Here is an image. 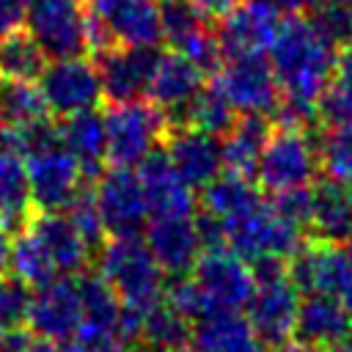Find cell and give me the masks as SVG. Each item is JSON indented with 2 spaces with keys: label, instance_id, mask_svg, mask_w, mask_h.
Returning a JSON list of instances; mask_svg holds the SVG:
<instances>
[{
  "label": "cell",
  "instance_id": "obj_23",
  "mask_svg": "<svg viewBox=\"0 0 352 352\" xmlns=\"http://www.w3.org/2000/svg\"><path fill=\"white\" fill-rule=\"evenodd\" d=\"M138 176H140L151 217L192 214V206H195L192 187L179 176V170L170 165L165 151H154L138 168Z\"/></svg>",
  "mask_w": 352,
  "mask_h": 352
},
{
  "label": "cell",
  "instance_id": "obj_6",
  "mask_svg": "<svg viewBox=\"0 0 352 352\" xmlns=\"http://www.w3.org/2000/svg\"><path fill=\"white\" fill-rule=\"evenodd\" d=\"M319 168V146L308 138V126H278L272 129L264 154L258 160L256 179L272 195L311 187V179Z\"/></svg>",
  "mask_w": 352,
  "mask_h": 352
},
{
  "label": "cell",
  "instance_id": "obj_27",
  "mask_svg": "<svg viewBox=\"0 0 352 352\" xmlns=\"http://www.w3.org/2000/svg\"><path fill=\"white\" fill-rule=\"evenodd\" d=\"M60 146L80 162L85 176L99 173L102 162H107V129L104 116L96 110H85L63 118L60 124Z\"/></svg>",
  "mask_w": 352,
  "mask_h": 352
},
{
  "label": "cell",
  "instance_id": "obj_22",
  "mask_svg": "<svg viewBox=\"0 0 352 352\" xmlns=\"http://www.w3.org/2000/svg\"><path fill=\"white\" fill-rule=\"evenodd\" d=\"M201 88H204L201 66H195L190 58H184L173 50L157 55L151 80H148L151 104H157L168 116H182L187 110V104L201 94Z\"/></svg>",
  "mask_w": 352,
  "mask_h": 352
},
{
  "label": "cell",
  "instance_id": "obj_5",
  "mask_svg": "<svg viewBox=\"0 0 352 352\" xmlns=\"http://www.w3.org/2000/svg\"><path fill=\"white\" fill-rule=\"evenodd\" d=\"M25 30L52 60L91 50V14L82 0H30Z\"/></svg>",
  "mask_w": 352,
  "mask_h": 352
},
{
  "label": "cell",
  "instance_id": "obj_2",
  "mask_svg": "<svg viewBox=\"0 0 352 352\" xmlns=\"http://www.w3.org/2000/svg\"><path fill=\"white\" fill-rule=\"evenodd\" d=\"M256 275V292L248 302V322L261 344L283 346L297 330L300 289L289 278L283 258H258L250 264Z\"/></svg>",
  "mask_w": 352,
  "mask_h": 352
},
{
  "label": "cell",
  "instance_id": "obj_7",
  "mask_svg": "<svg viewBox=\"0 0 352 352\" xmlns=\"http://www.w3.org/2000/svg\"><path fill=\"white\" fill-rule=\"evenodd\" d=\"M192 280L206 300L209 316L248 308L256 292L253 267L242 256H236L228 245L204 250L192 267Z\"/></svg>",
  "mask_w": 352,
  "mask_h": 352
},
{
  "label": "cell",
  "instance_id": "obj_26",
  "mask_svg": "<svg viewBox=\"0 0 352 352\" xmlns=\"http://www.w3.org/2000/svg\"><path fill=\"white\" fill-rule=\"evenodd\" d=\"M311 228L319 242H352V187L333 179L316 184Z\"/></svg>",
  "mask_w": 352,
  "mask_h": 352
},
{
  "label": "cell",
  "instance_id": "obj_35",
  "mask_svg": "<svg viewBox=\"0 0 352 352\" xmlns=\"http://www.w3.org/2000/svg\"><path fill=\"white\" fill-rule=\"evenodd\" d=\"M47 104L38 91V85L25 80H8L0 77V116L11 129L30 126L41 118H47Z\"/></svg>",
  "mask_w": 352,
  "mask_h": 352
},
{
  "label": "cell",
  "instance_id": "obj_14",
  "mask_svg": "<svg viewBox=\"0 0 352 352\" xmlns=\"http://www.w3.org/2000/svg\"><path fill=\"white\" fill-rule=\"evenodd\" d=\"M25 165H28L30 198L41 212L66 209L74 201V195L82 190L80 182L85 173L63 146H50L36 154H28Z\"/></svg>",
  "mask_w": 352,
  "mask_h": 352
},
{
  "label": "cell",
  "instance_id": "obj_40",
  "mask_svg": "<svg viewBox=\"0 0 352 352\" xmlns=\"http://www.w3.org/2000/svg\"><path fill=\"white\" fill-rule=\"evenodd\" d=\"M30 300H33V292L28 283H22L14 275L0 278V333L22 330L30 314Z\"/></svg>",
  "mask_w": 352,
  "mask_h": 352
},
{
  "label": "cell",
  "instance_id": "obj_50",
  "mask_svg": "<svg viewBox=\"0 0 352 352\" xmlns=\"http://www.w3.org/2000/svg\"><path fill=\"white\" fill-rule=\"evenodd\" d=\"M327 352H352V333H349V336H346L344 341H338L336 346H330Z\"/></svg>",
  "mask_w": 352,
  "mask_h": 352
},
{
  "label": "cell",
  "instance_id": "obj_48",
  "mask_svg": "<svg viewBox=\"0 0 352 352\" xmlns=\"http://www.w3.org/2000/svg\"><path fill=\"white\" fill-rule=\"evenodd\" d=\"M275 352H319L316 346H308L302 341H286L283 346H275Z\"/></svg>",
  "mask_w": 352,
  "mask_h": 352
},
{
  "label": "cell",
  "instance_id": "obj_53",
  "mask_svg": "<svg viewBox=\"0 0 352 352\" xmlns=\"http://www.w3.org/2000/svg\"><path fill=\"white\" fill-rule=\"evenodd\" d=\"M179 352H198V349H190V346H187V349H179Z\"/></svg>",
  "mask_w": 352,
  "mask_h": 352
},
{
  "label": "cell",
  "instance_id": "obj_41",
  "mask_svg": "<svg viewBox=\"0 0 352 352\" xmlns=\"http://www.w3.org/2000/svg\"><path fill=\"white\" fill-rule=\"evenodd\" d=\"M316 116L327 126H349L352 124V80L333 74V80L327 82L316 104Z\"/></svg>",
  "mask_w": 352,
  "mask_h": 352
},
{
  "label": "cell",
  "instance_id": "obj_45",
  "mask_svg": "<svg viewBox=\"0 0 352 352\" xmlns=\"http://www.w3.org/2000/svg\"><path fill=\"white\" fill-rule=\"evenodd\" d=\"M195 8H201L206 16H223V14H228L236 3H242V0H190Z\"/></svg>",
  "mask_w": 352,
  "mask_h": 352
},
{
  "label": "cell",
  "instance_id": "obj_16",
  "mask_svg": "<svg viewBox=\"0 0 352 352\" xmlns=\"http://www.w3.org/2000/svg\"><path fill=\"white\" fill-rule=\"evenodd\" d=\"M30 333L41 341L60 344L80 336L82 327V302L80 286L69 278H55L33 292L30 314H28Z\"/></svg>",
  "mask_w": 352,
  "mask_h": 352
},
{
  "label": "cell",
  "instance_id": "obj_20",
  "mask_svg": "<svg viewBox=\"0 0 352 352\" xmlns=\"http://www.w3.org/2000/svg\"><path fill=\"white\" fill-rule=\"evenodd\" d=\"M146 245L154 253L162 272L173 275V278H184L187 272H192L195 261L204 253L192 214L151 217V223L146 228Z\"/></svg>",
  "mask_w": 352,
  "mask_h": 352
},
{
  "label": "cell",
  "instance_id": "obj_36",
  "mask_svg": "<svg viewBox=\"0 0 352 352\" xmlns=\"http://www.w3.org/2000/svg\"><path fill=\"white\" fill-rule=\"evenodd\" d=\"M187 126L201 129L206 135L223 138L228 135V129L236 124V110L228 104V99L214 88V85H204L201 94L187 104V110L182 113Z\"/></svg>",
  "mask_w": 352,
  "mask_h": 352
},
{
  "label": "cell",
  "instance_id": "obj_31",
  "mask_svg": "<svg viewBox=\"0 0 352 352\" xmlns=\"http://www.w3.org/2000/svg\"><path fill=\"white\" fill-rule=\"evenodd\" d=\"M30 204L33 198L25 157L16 148L6 146L0 148V228L25 223Z\"/></svg>",
  "mask_w": 352,
  "mask_h": 352
},
{
  "label": "cell",
  "instance_id": "obj_51",
  "mask_svg": "<svg viewBox=\"0 0 352 352\" xmlns=\"http://www.w3.org/2000/svg\"><path fill=\"white\" fill-rule=\"evenodd\" d=\"M60 352H102V349H91V346H85V344H72V346H66V349H60ZM113 352V349H110Z\"/></svg>",
  "mask_w": 352,
  "mask_h": 352
},
{
  "label": "cell",
  "instance_id": "obj_21",
  "mask_svg": "<svg viewBox=\"0 0 352 352\" xmlns=\"http://www.w3.org/2000/svg\"><path fill=\"white\" fill-rule=\"evenodd\" d=\"M165 154L192 190L212 184L223 173V146L214 135L201 129L170 126L165 138Z\"/></svg>",
  "mask_w": 352,
  "mask_h": 352
},
{
  "label": "cell",
  "instance_id": "obj_17",
  "mask_svg": "<svg viewBox=\"0 0 352 352\" xmlns=\"http://www.w3.org/2000/svg\"><path fill=\"white\" fill-rule=\"evenodd\" d=\"M110 41L154 50L162 41L160 6L154 0H82Z\"/></svg>",
  "mask_w": 352,
  "mask_h": 352
},
{
  "label": "cell",
  "instance_id": "obj_28",
  "mask_svg": "<svg viewBox=\"0 0 352 352\" xmlns=\"http://www.w3.org/2000/svg\"><path fill=\"white\" fill-rule=\"evenodd\" d=\"M198 352H264L253 324L239 311H223L201 319L192 330Z\"/></svg>",
  "mask_w": 352,
  "mask_h": 352
},
{
  "label": "cell",
  "instance_id": "obj_15",
  "mask_svg": "<svg viewBox=\"0 0 352 352\" xmlns=\"http://www.w3.org/2000/svg\"><path fill=\"white\" fill-rule=\"evenodd\" d=\"M94 192H96V204L102 209L104 226L107 231H113V236H132L151 217L146 192H143V184L135 168L104 170Z\"/></svg>",
  "mask_w": 352,
  "mask_h": 352
},
{
  "label": "cell",
  "instance_id": "obj_30",
  "mask_svg": "<svg viewBox=\"0 0 352 352\" xmlns=\"http://www.w3.org/2000/svg\"><path fill=\"white\" fill-rule=\"evenodd\" d=\"M261 206H264L261 190L248 176L226 170L212 184L204 187V212L214 214L223 226H228L234 220H242V217H248L250 212H256Z\"/></svg>",
  "mask_w": 352,
  "mask_h": 352
},
{
  "label": "cell",
  "instance_id": "obj_24",
  "mask_svg": "<svg viewBox=\"0 0 352 352\" xmlns=\"http://www.w3.org/2000/svg\"><path fill=\"white\" fill-rule=\"evenodd\" d=\"M352 333V314L349 308L327 294H308L300 302L297 314V330L294 336L308 346H336Z\"/></svg>",
  "mask_w": 352,
  "mask_h": 352
},
{
  "label": "cell",
  "instance_id": "obj_12",
  "mask_svg": "<svg viewBox=\"0 0 352 352\" xmlns=\"http://www.w3.org/2000/svg\"><path fill=\"white\" fill-rule=\"evenodd\" d=\"M289 278L300 292L336 297L352 314V261L344 248L333 242L300 248V253L289 258Z\"/></svg>",
  "mask_w": 352,
  "mask_h": 352
},
{
  "label": "cell",
  "instance_id": "obj_38",
  "mask_svg": "<svg viewBox=\"0 0 352 352\" xmlns=\"http://www.w3.org/2000/svg\"><path fill=\"white\" fill-rule=\"evenodd\" d=\"M308 19L336 50L352 44V8L344 0H322Z\"/></svg>",
  "mask_w": 352,
  "mask_h": 352
},
{
  "label": "cell",
  "instance_id": "obj_43",
  "mask_svg": "<svg viewBox=\"0 0 352 352\" xmlns=\"http://www.w3.org/2000/svg\"><path fill=\"white\" fill-rule=\"evenodd\" d=\"M30 0H0V38L16 30H25Z\"/></svg>",
  "mask_w": 352,
  "mask_h": 352
},
{
  "label": "cell",
  "instance_id": "obj_3",
  "mask_svg": "<svg viewBox=\"0 0 352 352\" xmlns=\"http://www.w3.org/2000/svg\"><path fill=\"white\" fill-rule=\"evenodd\" d=\"M99 275L129 308H148L160 302L165 272L148 250L146 239L138 234L113 236L99 248Z\"/></svg>",
  "mask_w": 352,
  "mask_h": 352
},
{
  "label": "cell",
  "instance_id": "obj_25",
  "mask_svg": "<svg viewBox=\"0 0 352 352\" xmlns=\"http://www.w3.org/2000/svg\"><path fill=\"white\" fill-rule=\"evenodd\" d=\"M28 228L38 236V242L44 245L47 256L52 258V264L60 275L82 272L91 248L63 212H38L28 223Z\"/></svg>",
  "mask_w": 352,
  "mask_h": 352
},
{
  "label": "cell",
  "instance_id": "obj_44",
  "mask_svg": "<svg viewBox=\"0 0 352 352\" xmlns=\"http://www.w3.org/2000/svg\"><path fill=\"white\" fill-rule=\"evenodd\" d=\"M270 3L275 11L280 14H292V16H300V11H314L322 0H264Z\"/></svg>",
  "mask_w": 352,
  "mask_h": 352
},
{
  "label": "cell",
  "instance_id": "obj_49",
  "mask_svg": "<svg viewBox=\"0 0 352 352\" xmlns=\"http://www.w3.org/2000/svg\"><path fill=\"white\" fill-rule=\"evenodd\" d=\"M8 140H11V126L6 124V118L0 116V148H6L8 146Z\"/></svg>",
  "mask_w": 352,
  "mask_h": 352
},
{
  "label": "cell",
  "instance_id": "obj_39",
  "mask_svg": "<svg viewBox=\"0 0 352 352\" xmlns=\"http://www.w3.org/2000/svg\"><path fill=\"white\" fill-rule=\"evenodd\" d=\"M66 217L74 223V228L88 242V248H102L104 245L107 226H104V217H102V209L96 204L94 190H80L74 195V201L66 206Z\"/></svg>",
  "mask_w": 352,
  "mask_h": 352
},
{
  "label": "cell",
  "instance_id": "obj_13",
  "mask_svg": "<svg viewBox=\"0 0 352 352\" xmlns=\"http://www.w3.org/2000/svg\"><path fill=\"white\" fill-rule=\"evenodd\" d=\"M157 6L162 22V41H168L173 52L190 58L204 72L223 63L217 36L206 28V14L201 8H195L190 0H160Z\"/></svg>",
  "mask_w": 352,
  "mask_h": 352
},
{
  "label": "cell",
  "instance_id": "obj_46",
  "mask_svg": "<svg viewBox=\"0 0 352 352\" xmlns=\"http://www.w3.org/2000/svg\"><path fill=\"white\" fill-rule=\"evenodd\" d=\"M6 267H11V239H8V234L0 228V278H3Z\"/></svg>",
  "mask_w": 352,
  "mask_h": 352
},
{
  "label": "cell",
  "instance_id": "obj_4",
  "mask_svg": "<svg viewBox=\"0 0 352 352\" xmlns=\"http://www.w3.org/2000/svg\"><path fill=\"white\" fill-rule=\"evenodd\" d=\"M107 162L113 168H140L170 132V116L151 102L110 104L104 113Z\"/></svg>",
  "mask_w": 352,
  "mask_h": 352
},
{
  "label": "cell",
  "instance_id": "obj_1",
  "mask_svg": "<svg viewBox=\"0 0 352 352\" xmlns=\"http://www.w3.org/2000/svg\"><path fill=\"white\" fill-rule=\"evenodd\" d=\"M338 50L316 30L308 16H289L270 50V66L280 88V110L275 113L283 126H308L316 104L336 74Z\"/></svg>",
  "mask_w": 352,
  "mask_h": 352
},
{
  "label": "cell",
  "instance_id": "obj_19",
  "mask_svg": "<svg viewBox=\"0 0 352 352\" xmlns=\"http://www.w3.org/2000/svg\"><path fill=\"white\" fill-rule=\"evenodd\" d=\"M77 286H80V302H82V327L77 341L91 349L110 352L116 346V336H121L124 302L99 272L82 275Z\"/></svg>",
  "mask_w": 352,
  "mask_h": 352
},
{
  "label": "cell",
  "instance_id": "obj_32",
  "mask_svg": "<svg viewBox=\"0 0 352 352\" xmlns=\"http://www.w3.org/2000/svg\"><path fill=\"white\" fill-rule=\"evenodd\" d=\"M192 338L190 319L182 316L173 305L168 302H154L151 308L143 311V324H140V341L148 344L157 352H179L187 349Z\"/></svg>",
  "mask_w": 352,
  "mask_h": 352
},
{
  "label": "cell",
  "instance_id": "obj_47",
  "mask_svg": "<svg viewBox=\"0 0 352 352\" xmlns=\"http://www.w3.org/2000/svg\"><path fill=\"white\" fill-rule=\"evenodd\" d=\"M113 352H157L143 341H124L121 346H113Z\"/></svg>",
  "mask_w": 352,
  "mask_h": 352
},
{
  "label": "cell",
  "instance_id": "obj_34",
  "mask_svg": "<svg viewBox=\"0 0 352 352\" xmlns=\"http://www.w3.org/2000/svg\"><path fill=\"white\" fill-rule=\"evenodd\" d=\"M47 66V55L30 38L28 30H16L0 38V77L33 82L41 77Z\"/></svg>",
  "mask_w": 352,
  "mask_h": 352
},
{
  "label": "cell",
  "instance_id": "obj_37",
  "mask_svg": "<svg viewBox=\"0 0 352 352\" xmlns=\"http://www.w3.org/2000/svg\"><path fill=\"white\" fill-rule=\"evenodd\" d=\"M319 146V165L327 179L352 187V124L349 126H327Z\"/></svg>",
  "mask_w": 352,
  "mask_h": 352
},
{
  "label": "cell",
  "instance_id": "obj_10",
  "mask_svg": "<svg viewBox=\"0 0 352 352\" xmlns=\"http://www.w3.org/2000/svg\"><path fill=\"white\" fill-rule=\"evenodd\" d=\"M38 91L52 116L69 118L85 110H96L102 94L99 69L88 58H58L50 60L38 77Z\"/></svg>",
  "mask_w": 352,
  "mask_h": 352
},
{
  "label": "cell",
  "instance_id": "obj_33",
  "mask_svg": "<svg viewBox=\"0 0 352 352\" xmlns=\"http://www.w3.org/2000/svg\"><path fill=\"white\" fill-rule=\"evenodd\" d=\"M11 272H14V278L28 283L30 289H38V286L60 278V272L55 270L44 245L38 242V236L28 226L11 242Z\"/></svg>",
  "mask_w": 352,
  "mask_h": 352
},
{
  "label": "cell",
  "instance_id": "obj_29",
  "mask_svg": "<svg viewBox=\"0 0 352 352\" xmlns=\"http://www.w3.org/2000/svg\"><path fill=\"white\" fill-rule=\"evenodd\" d=\"M272 135V126L264 116H239L236 124L223 135V165L231 173L239 176H256L258 160L264 154V146Z\"/></svg>",
  "mask_w": 352,
  "mask_h": 352
},
{
  "label": "cell",
  "instance_id": "obj_18",
  "mask_svg": "<svg viewBox=\"0 0 352 352\" xmlns=\"http://www.w3.org/2000/svg\"><path fill=\"white\" fill-rule=\"evenodd\" d=\"M154 60H157V52L148 47L110 44L107 50H102L96 58V69H99L104 99H110V104H126L148 94Z\"/></svg>",
  "mask_w": 352,
  "mask_h": 352
},
{
  "label": "cell",
  "instance_id": "obj_8",
  "mask_svg": "<svg viewBox=\"0 0 352 352\" xmlns=\"http://www.w3.org/2000/svg\"><path fill=\"white\" fill-rule=\"evenodd\" d=\"M239 116H264L280 110V88L267 58H223L212 82Z\"/></svg>",
  "mask_w": 352,
  "mask_h": 352
},
{
  "label": "cell",
  "instance_id": "obj_52",
  "mask_svg": "<svg viewBox=\"0 0 352 352\" xmlns=\"http://www.w3.org/2000/svg\"><path fill=\"white\" fill-rule=\"evenodd\" d=\"M346 256H349V261H352V242H346Z\"/></svg>",
  "mask_w": 352,
  "mask_h": 352
},
{
  "label": "cell",
  "instance_id": "obj_42",
  "mask_svg": "<svg viewBox=\"0 0 352 352\" xmlns=\"http://www.w3.org/2000/svg\"><path fill=\"white\" fill-rule=\"evenodd\" d=\"M272 209L294 223V226H311V214H314V187H294L286 192H278L272 201Z\"/></svg>",
  "mask_w": 352,
  "mask_h": 352
},
{
  "label": "cell",
  "instance_id": "obj_9",
  "mask_svg": "<svg viewBox=\"0 0 352 352\" xmlns=\"http://www.w3.org/2000/svg\"><path fill=\"white\" fill-rule=\"evenodd\" d=\"M223 228H226V245L245 261L294 258L302 248V228L283 220L267 204Z\"/></svg>",
  "mask_w": 352,
  "mask_h": 352
},
{
  "label": "cell",
  "instance_id": "obj_11",
  "mask_svg": "<svg viewBox=\"0 0 352 352\" xmlns=\"http://www.w3.org/2000/svg\"><path fill=\"white\" fill-rule=\"evenodd\" d=\"M280 25V11H275L270 3L242 0L217 19L214 36L223 58H264L272 50Z\"/></svg>",
  "mask_w": 352,
  "mask_h": 352
}]
</instances>
